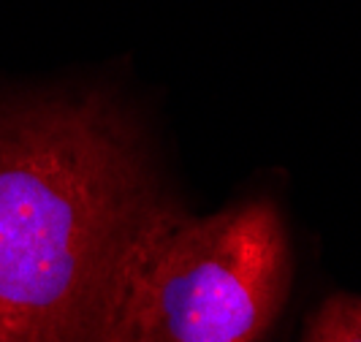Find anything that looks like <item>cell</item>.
Segmentation results:
<instances>
[{"mask_svg": "<svg viewBox=\"0 0 361 342\" xmlns=\"http://www.w3.org/2000/svg\"><path fill=\"white\" fill-rule=\"evenodd\" d=\"M171 207L109 98L0 101V342H136L142 255Z\"/></svg>", "mask_w": 361, "mask_h": 342, "instance_id": "obj_1", "label": "cell"}, {"mask_svg": "<svg viewBox=\"0 0 361 342\" xmlns=\"http://www.w3.org/2000/svg\"><path fill=\"white\" fill-rule=\"evenodd\" d=\"M288 239L255 198L217 215L174 204L152 231L133 288L136 342H261L286 305Z\"/></svg>", "mask_w": 361, "mask_h": 342, "instance_id": "obj_2", "label": "cell"}, {"mask_svg": "<svg viewBox=\"0 0 361 342\" xmlns=\"http://www.w3.org/2000/svg\"><path fill=\"white\" fill-rule=\"evenodd\" d=\"M305 342H361V296H331L310 318Z\"/></svg>", "mask_w": 361, "mask_h": 342, "instance_id": "obj_3", "label": "cell"}]
</instances>
